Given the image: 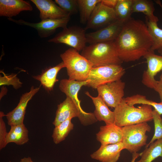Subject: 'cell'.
Instances as JSON below:
<instances>
[{
    "label": "cell",
    "mask_w": 162,
    "mask_h": 162,
    "mask_svg": "<svg viewBox=\"0 0 162 162\" xmlns=\"http://www.w3.org/2000/svg\"><path fill=\"white\" fill-rule=\"evenodd\" d=\"M114 43L120 60L128 62L143 57L150 50L153 41L146 23L131 18L124 22Z\"/></svg>",
    "instance_id": "1"
},
{
    "label": "cell",
    "mask_w": 162,
    "mask_h": 162,
    "mask_svg": "<svg viewBox=\"0 0 162 162\" xmlns=\"http://www.w3.org/2000/svg\"><path fill=\"white\" fill-rule=\"evenodd\" d=\"M152 107L147 104H142L137 107L128 105L124 98L113 111L114 124L121 127L147 122L153 120Z\"/></svg>",
    "instance_id": "2"
},
{
    "label": "cell",
    "mask_w": 162,
    "mask_h": 162,
    "mask_svg": "<svg viewBox=\"0 0 162 162\" xmlns=\"http://www.w3.org/2000/svg\"><path fill=\"white\" fill-rule=\"evenodd\" d=\"M81 55L95 68L111 64H121L114 41L90 44L82 51Z\"/></svg>",
    "instance_id": "3"
},
{
    "label": "cell",
    "mask_w": 162,
    "mask_h": 162,
    "mask_svg": "<svg viewBox=\"0 0 162 162\" xmlns=\"http://www.w3.org/2000/svg\"><path fill=\"white\" fill-rule=\"evenodd\" d=\"M60 57L66 69L69 79L78 81L87 80L93 66L79 52L70 48L61 54Z\"/></svg>",
    "instance_id": "4"
},
{
    "label": "cell",
    "mask_w": 162,
    "mask_h": 162,
    "mask_svg": "<svg viewBox=\"0 0 162 162\" xmlns=\"http://www.w3.org/2000/svg\"><path fill=\"white\" fill-rule=\"evenodd\" d=\"M147 122L125 126L122 127V139L125 149L131 153L137 152L146 145L147 132L151 130Z\"/></svg>",
    "instance_id": "5"
},
{
    "label": "cell",
    "mask_w": 162,
    "mask_h": 162,
    "mask_svg": "<svg viewBox=\"0 0 162 162\" xmlns=\"http://www.w3.org/2000/svg\"><path fill=\"white\" fill-rule=\"evenodd\" d=\"M125 73L121 64H111L93 68L88 76L87 86L96 89L99 86L121 79Z\"/></svg>",
    "instance_id": "6"
},
{
    "label": "cell",
    "mask_w": 162,
    "mask_h": 162,
    "mask_svg": "<svg viewBox=\"0 0 162 162\" xmlns=\"http://www.w3.org/2000/svg\"><path fill=\"white\" fill-rule=\"evenodd\" d=\"M86 31L84 28L78 26L67 27L49 39L48 42L64 44L79 52L86 46Z\"/></svg>",
    "instance_id": "7"
},
{
    "label": "cell",
    "mask_w": 162,
    "mask_h": 162,
    "mask_svg": "<svg viewBox=\"0 0 162 162\" xmlns=\"http://www.w3.org/2000/svg\"><path fill=\"white\" fill-rule=\"evenodd\" d=\"M89 81L87 80L83 81H78L69 79H64L61 80L59 84L60 91L64 93L66 96L70 97L74 101L81 111L83 119V124H92L97 121L94 113H88L82 108L80 101L79 99L78 94L81 87L87 86Z\"/></svg>",
    "instance_id": "8"
},
{
    "label": "cell",
    "mask_w": 162,
    "mask_h": 162,
    "mask_svg": "<svg viewBox=\"0 0 162 162\" xmlns=\"http://www.w3.org/2000/svg\"><path fill=\"white\" fill-rule=\"evenodd\" d=\"M70 17L58 19H48L37 23H31L22 20H16L8 18L9 21L21 25L28 26L36 29L41 38H47L53 34L58 28L64 29L67 27Z\"/></svg>",
    "instance_id": "9"
},
{
    "label": "cell",
    "mask_w": 162,
    "mask_h": 162,
    "mask_svg": "<svg viewBox=\"0 0 162 162\" xmlns=\"http://www.w3.org/2000/svg\"><path fill=\"white\" fill-rule=\"evenodd\" d=\"M125 83L121 79L102 85L97 88L98 95L107 105L114 108L122 100Z\"/></svg>",
    "instance_id": "10"
},
{
    "label": "cell",
    "mask_w": 162,
    "mask_h": 162,
    "mask_svg": "<svg viewBox=\"0 0 162 162\" xmlns=\"http://www.w3.org/2000/svg\"><path fill=\"white\" fill-rule=\"evenodd\" d=\"M117 20L114 9L104 5L100 1L96 5L84 28L86 30L100 29Z\"/></svg>",
    "instance_id": "11"
},
{
    "label": "cell",
    "mask_w": 162,
    "mask_h": 162,
    "mask_svg": "<svg viewBox=\"0 0 162 162\" xmlns=\"http://www.w3.org/2000/svg\"><path fill=\"white\" fill-rule=\"evenodd\" d=\"M124 22L117 20L95 32L86 34L87 43L91 44L114 41L120 34Z\"/></svg>",
    "instance_id": "12"
},
{
    "label": "cell",
    "mask_w": 162,
    "mask_h": 162,
    "mask_svg": "<svg viewBox=\"0 0 162 162\" xmlns=\"http://www.w3.org/2000/svg\"><path fill=\"white\" fill-rule=\"evenodd\" d=\"M143 57L146 60L147 69L143 72L142 82L147 87L153 89L157 82L154 76L162 70V56L150 50Z\"/></svg>",
    "instance_id": "13"
},
{
    "label": "cell",
    "mask_w": 162,
    "mask_h": 162,
    "mask_svg": "<svg viewBox=\"0 0 162 162\" xmlns=\"http://www.w3.org/2000/svg\"><path fill=\"white\" fill-rule=\"evenodd\" d=\"M40 89V87H34L32 86L29 92L22 94L16 106L5 115L8 125L11 126L23 123L28 103Z\"/></svg>",
    "instance_id": "14"
},
{
    "label": "cell",
    "mask_w": 162,
    "mask_h": 162,
    "mask_svg": "<svg viewBox=\"0 0 162 162\" xmlns=\"http://www.w3.org/2000/svg\"><path fill=\"white\" fill-rule=\"evenodd\" d=\"M78 117L82 124L83 119L79 109L72 99L66 96L62 102L58 105L53 124L56 127L68 118Z\"/></svg>",
    "instance_id": "15"
},
{
    "label": "cell",
    "mask_w": 162,
    "mask_h": 162,
    "mask_svg": "<svg viewBox=\"0 0 162 162\" xmlns=\"http://www.w3.org/2000/svg\"><path fill=\"white\" fill-rule=\"evenodd\" d=\"M39 11L41 20L48 19H58L70 16L52 0H31Z\"/></svg>",
    "instance_id": "16"
},
{
    "label": "cell",
    "mask_w": 162,
    "mask_h": 162,
    "mask_svg": "<svg viewBox=\"0 0 162 162\" xmlns=\"http://www.w3.org/2000/svg\"><path fill=\"white\" fill-rule=\"evenodd\" d=\"M125 149L121 142L114 144L101 145L100 148L90 155L93 159L101 162H117L121 151Z\"/></svg>",
    "instance_id": "17"
},
{
    "label": "cell",
    "mask_w": 162,
    "mask_h": 162,
    "mask_svg": "<svg viewBox=\"0 0 162 162\" xmlns=\"http://www.w3.org/2000/svg\"><path fill=\"white\" fill-rule=\"evenodd\" d=\"M33 8L28 1L23 0H0V16L11 18L24 11H32Z\"/></svg>",
    "instance_id": "18"
},
{
    "label": "cell",
    "mask_w": 162,
    "mask_h": 162,
    "mask_svg": "<svg viewBox=\"0 0 162 162\" xmlns=\"http://www.w3.org/2000/svg\"><path fill=\"white\" fill-rule=\"evenodd\" d=\"M96 139L101 145L114 144L122 142V127L115 124H106L101 126L96 134Z\"/></svg>",
    "instance_id": "19"
},
{
    "label": "cell",
    "mask_w": 162,
    "mask_h": 162,
    "mask_svg": "<svg viewBox=\"0 0 162 162\" xmlns=\"http://www.w3.org/2000/svg\"><path fill=\"white\" fill-rule=\"evenodd\" d=\"M85 94L91 99L95 106L94 112V116L97 120L103 121L106 125L114 124L115 116L113 111H111L101 98L98 95L94 97L88 92H85Z\"/></svg>",
    "instance_id": "20"
},
{
    "label": "cell",
    "mask_w": 162,
    "mask_h": 162,
    "mask_svg": "<svg viewBox=\"0 0 162 162\" xmlns=\"http://www.w3.org/2000/svg\"><path fill=\"white\" fill-rule=\"evenodd\" d=\"M63 68H65V66L62 62L54 66L43 70L40 74L33 76L32 77L39 81L46 91L50 92L53 90L55 83L58 81L57 78L58 73Z\"/></svg>",
    "instance_id": "21"
},
{
    "label": "cell",
    "mask_w": 162,
    "mask_h": 162,
    "mask_svg": "<svg viewBox=\"0 0 162 162\" xmlns=\"http://www.w3.org/2000/svg\"><path fill=\"white\" fill-rule=\"evenodd\" d=\"M6 138L7 144L14 142L18 145L24 144L29 140L28 131L24 123L10 126Z\"/></svg>",
    "instance_id": "22"
},
{
    "label": "cell",
    "mask_w": 162,
    "mask_h": 162,
    "mask_svg": "<svg viewBox=\"0 0 162 162\" xmlns=\"http://www.w3.org/2000/svg\"><path fill=\"white\" fill-rule=\"evenodd\" d=\"M154 8L152 2L147 0H133L132 13L142 12L149 20L157 22L158 17L154 14Z\"/></svg>",
    "instance_id": "23"
},
{
    "label": "cell",
    "mask_w": 162,
    "mask_h": 162,
    "mask_svg": "<svg viewBox=\"0 0 162 162\" xmlns=\"http://www.w3.org/2000/svg\"><path fill=\"white\" fill-rule=\"evenodd\" d=\"M140 156V159L135 162H152L159 157L162 160V138L156 140L141 152Z\"/></svg>",
    "instance_id": "24"
},
{
    "label": "cell",
    "mask_w": 162,
    "mask_h": 162,
    "mask_svg": "<svg viewBox=\"0 0 162 162\" xmlns=\"http://www.w3.org/2000/svg\"><path fill=\"white\" fill-rule=\"evenodd\" d=\"M146 23L152 37L153 44L150 50H157L162 55V29L158 26L157 22L149 20L146 17Z\"/></svg>",
    "instance_id": "25"
},
{
    "label": "cell",
    "mask_w": 162,
    "mask_h": 162,
    "mask_svg": "<svg viewBox=\"0 0 162 162\" xmlns=\"http://www.w3.org/2000/svg\"><path fill=\"white\" fill-rule=\"evenodd\" d=\"M71 119L68 118L55 127L52 136L55 144H58L64 140L73 129L74 125Z\"/></svg>",
    "instance_id": "26"
},
{
    "label": "cell",
    "mask_w": 162,
    "mask_h": 162,
    "mask_svg": "<svg viewBox=\"0 0 162 162\" xmlns=\"http://www.w3.org/2000/svg\"><path fill=\"white\" fill-rule=\"evenodd\" d=\"M81 23L86 24L96 5L101 0H77Z\"/></svg>",
    "instance_id": "27"
},
{
    "label": "cell",
    "mask_w": 162,
    "mask_h": 162,
    "mask_svg": "<svg viewBox=\"0 0 162 162\" xmlns=\"http://www.w3.org/2000/svg\"><path fill=\"white\" fill-rule=\"evenodd\" d=\"M133 0H118L114 10L117 20L125 22L131 18Z\"/></svg>",
    "instance_id": "28"
},
{
    "label": "cell",
    "mask_w": 162,
    "mask_h": 162,
    "mask_svg": "<svg viewBox=\"0 0 162 162\" xmlns=\"http://www.w3.org/2000/svg\"><path fill=\"white\" fill-rule=\"evenodd\" d=\"M152 115L154 127V135L149 143L146 145L147 148L155 140L162 138V118L161 115L155 110H152Z\"/></svg>",
    "instance_id": "29"
},
{
    "label": "cell",
    "mask_w": 162,
    "mask_h": 162,
    "mask_svg": "<svg viewBox=\"0 0 162 162\" xmlns=\"http://www.w3.org/2000/svg\"><path fill=\"white\" fill-rule=\"evenodd\" d=\"M3 76H0V86L8 85L12 86L14 88L17 89L20 88L22 85V83L17 77V74L12 73L10 75H7L3 71H1Z\"/></svg>",
    "instance_id": "30"
},
{
    "label": "cell",
    "mask_w": 162,
    "mask_h": 162,
    "mask_svg": "<svg viewBox=\"0 0 162 162\" xmlns=\"http://www.w3.org/2000/svg\"><path fill=\"white\" fill-rule=\"evenodd\" d=\"M54 1L70 16L76 14L79 10L77 0H55Z\"/></svg>",
    "instance_id": "31"
},
{
    "label": "cell",
    "mask_w": 162,
    "mask_h": 162,
    "mask_svg": "<svg viewBox=\"0 0 162 162\" xmlns=\"http://www.w3.org/2000/svg\"><path fill=\"white\" fill-rule=\"evenodd\" d=\"M5 115L2 111L0 112V149L5 148L7 145L6 138L8 132H7L6 127L3 117Z\"/></svg>",
    "instance_id": "32"
},
{
    "label": "cell",
    "mask_w": 162,
    "mask_h": 162,
    "mask_svg": "<svg viewBox=\"0 0 162 162\" xmlns=\"http://www.w3.org/2000/svg\"><path fill=\"white\" fill-rule=\"evenodd\" d=\"M144 104L151 105L160 115L162 114V102L157 103L151 100L146 99L144 100Z\"/></svg>",
    "instance_id": "33"
},
{
    "label": "cell",
    "mask_w": 162,
    "mask_h": 162,
    "mask_svg": "<svg viewBox=\"0 0 162 162\" xmlns=\"http://www.w3.org/2000/svg\"><path fill=\"white\" fill-rule=\"evenodd\" d=\"M153 89L159 94L161 102H162V70L160 79L157 81L156 84Z\"/></svg>",
    "instance_id": "34"
},
{
    "label": "cell",
    "mask_w": 162,
    "mask_h": 162,
    "mask_svg": "<svg viewBox=\"0 0 162 162\" xmlns=\"http://www.w3.org/2000/svg\"><path fill=\"white\" fill-rule=\"evenodd\" d=\"M118 0H101V2L104 5L114 9L116 6Z\"/></svg>",
    "instance_id": "35"
},
{
    "label": "cell",
    "mask_w": 162,
    "mask_h": 162,
    "mask_svg": "<svg viewBox=\"0 0 162 162\" xmlns=\"http://www.w3.org/2000/svg\"><path fill=\"white\" fill-rule=\"evenodd\" d=\"M141 154V153H138L137 152L132 153V159L130 162H135L136 160Z\"/></svg>",
    "instance_id": "36"
},
{
    "label": "cell",
    "mask_w": 162,
    "mask_h": 162,
    "mask_svg": "<svg viewBox=\"0 0 162 162\" xmlns=\"http://www.w3.org/2000/svg\"><path fill=\"white\" fill-rule=\"evenodd\" d=\"M20 162H34L30 157H25L20 160Z\"/></svg>",
    "instance_id": "37"
},
{
    "label": "cell",
    "mask_w": 162,
    "mask_h": 162,
    "mask_svg": "<svg viewBox=\"0 0 162 162\" xmlns=\"http://www.w3.org/2000/svg\"><path fill=\"white\" fill-rule=\"evenodd\" d=\"M9 162H11V161H10Z\"/></svg>",
    "instance_id": "38"
}]
</instances>
